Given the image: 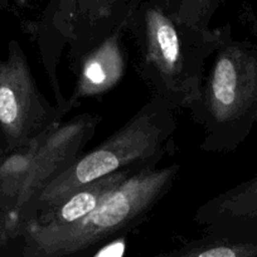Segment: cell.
Listing matches in <instances>:
<instances>
[{
    "mask_svg": "<svg viewBox=\"0 0 257 257\" xmlns=\"http://www.w3.org/2000/svg\"><path fill=\"white\" fill-rule=\"evenodd\" d=\"M227 0H168L172 13L182 23L197 29L212 28L214 16Z\"/></svg>",
    "mask_w": 257,
    "mask_h": 257,
    "instance_id": "7c38bea8",
    "label": "cell"
},
{
    "mask_svg": "<svg viewBox=\"0 0 257 257\" xmlns=\"http://www.w3.org/2000/svg\"><path fill=\"white\" fill-rule=\"evenodd\" d=\"M9 0H0V8H6L8 6Z\"/></svg>",
    "mask_w": 257,
    "mask_h": 257,
    "instance_id": "5bb4252c",
    "label": "cell"
},
{
    "mask_svg": "<svg viewBox=\"0 0 257 257\" xmlns=\"http://www.w3.org/2000/svg\"><path fill=\"white\" fill-rule=\"evenodd\" d=\"M17 227V217L14 214L0 212V252L6 246L9 237L13 234Z\"/></svg>",
    "mask_w": 257,
    "mask_h": 257,
    "instance_id": "4fadbf2b",
    "label": "cell"
},
{
    "mask_svg": "<svg viewBox=\"0 0 257 257\" xmlns=\"http://www.w3.org/2000/svg\"><path fill=\"white\" fill-rule=\"evenodd\" d=\"M177 120L163 98L152 95L122 126L97 147L83 152L17 216V223L48 211L71 193L113 173L157 168L169 149Z\"/></svg>",
    "mask_w": 257,
    "mask_h": 257,
    "instance_id": "3957f363",
    "label": "cell"
},
{
    "mask_svg": "<svg viewBox=\"0 0 257 257\" xmlns=\"http://www.w3.org/2000/svg\"><path fill=\"white\" fill-rule=\"evenodd\" d=\"M101 116L80 113L26 147L0 154V212L18 216L76 162L92 140Z\"/></svg>",
    "mask_w": 257,
    "mask_h": 257,
    "instance_id": "8992f818",
    "label": "cell"
},
{
    "mask_svg": "<svg viewBox=\"0 0 257 257\" xmlns=\"http://www.w3.org/2000/svg\"><path fill=\"white\" fill-rule=\"evenodd\" d=\"M125 33L126 26L111 34L72 68L76 73V85L68 101L73 107H77L83 98L103 95L118 85L126 70Z\"/></svg>",
    "mask_w": 257,
    "mask_h": 257,
    "instance_id": "9c48e42d",
    "label": "cell"
},
{
    "mask_svg": "<svg viewBox=\"0 0 257 257\" xmlns=\"http://www.w3.org/2000/svg\"><path fill=\"white\" fill-rule=\"evenodd\" d=\"M179 164L128 177L83 218L58 227L17 224L0 257H91L139 227L174 185Z\"/></svg>",
    "mask_w": 257,
    "mask_h": 257,
    "instance_id": "7a4b0ae2",
    "label": "cell"
},
{
    "mask_svg": "<svg viewBox=\"0 0 257 257\" xmlns=\"http://www.w3.org/2000/svg\"><path fill=\"white\" fill-rule=\"evenodd\" d=\"M70 111L51 103L36 82L18 41L0 59V139L6 152L26 147L62 122Z\"/></svg>",
    "mask_w": 257,
    "mask_h": 257,
    "instance_id": "52a82bcc",
    "label": "cell"
},
{
    "mask_svg": "<svg viewBox=\"0 0 257 257\" xmlns=\"http://www.w3.org/2000/svg\"><path fill=\"white\" fill-rule=\"evenodd\" d=\"M192 118L204 133L201 149H238L257 122V46L228 37L209 58Z\"/></svg>",
    "mask_w": 257,
    "mask_h": 257,
    "instance_id": "277c9868",
    "label": "cell"
},
{
    "mask_svg": "<svg viewBox=\"0 0 257 257\" xmlns=\"http://www.w3.org/2000/svg\"><path fill=\"white\" fill-rule=\"evenodd\" d=\"M137 174L130 170L113 173L96 179L90 184L71 193L61 202L31 219L17 224H34L42 227H58L72 223L95 211L108 198L111 193L128 177Z\"/></svg>",
    "mask_w": 257,
    "mask_h": 257,
    "instance_id": "30bf717a",
    "label": "cell"
},
{
    "mask_svg": "<svg viewBox=\"0 0 257 257\" xmlns=\"http://www.w3.org/2000/svg\"><path fill=\"white\" fill-rule=\"evenodd\" d=\"M126 33L134 41L138 71L153 95L173 110H189L209 58L232 36V28H193L172 13L168 0H130Z\"/></svg>",
    "mask_w": 257,
    "mask_h": 257,
    "instance_id": "6da1fadb",
    "label": "cell"
},
{
    "mask_svg": "<svg viewBox=\"0 0 257 257\" xmlns=\"http://www.w3.org/2000/svg\"><path fill=\"white\" fill-rule=\"evenodd\" d=\"M155 257H257V233L203 232L199 238Z\"/></svg>",
    "mask_w": 257,
    "mask_h": 257,
    "instance_id": "8fae6325",
    "label": "cell"
},
{
    "mask_svg": "<svg viewBox=\"0 0 257 257\" xmlns=\"http://www.w3.org/2000/svg\"><path fill=\"white\" fill-rule=\"evenodd\" d=\"M256 128H257V122H256Z\"/></svg>",
    "mask_w": 257,
    "mask_h": 257,
    "instance_id": "9a60e30c",
    "label": "cell"
},
{
    "mask_svg": "<svg viewBox=\"0 0 257 257\" xmlns=\"http://www.w3.org/2000/svg\"><path fill=\"white\" fill-rule=\"evenodd\" d=\"M130 0H47L41 16L23 31L34 42L48 77L56 105L72 111L59 82L58 67L64 49L75 68L117 29L126 26Z\"/></svg>",
    "mask_w": 257,
    "mask_h": 257,
    "instance_id": "5b68a950",
    "label": "cell"
},
{
    "mask_svg": "<svg viewBox=\"0 0 257 257\" xmlns=\"http://www.w3.org/2000/svg\"><path fill=\"white\" fill-rule=\"evenodd\" d=\"M193 221L203 232L257 233V175L204 202Z\"/></svg>",
    "mask_w": 257,
    "mask_h": 257,
    "instance_id": "ba28073f",
    "label": "cell"
}]
</instances>
